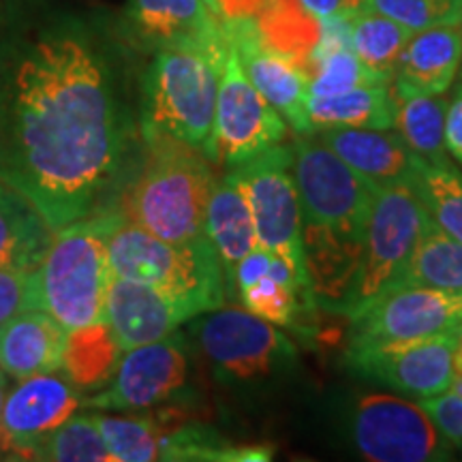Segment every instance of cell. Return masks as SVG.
Listing matches in <instances>:
<instances>
[{"label":"cell","instance_id":"obj_1","mask_svg":"<svg viewBox=\"0 0 462 462\" xmlns=\"http://www.w3.org/2000/svg\"><path fill=\"white\" fill-rule=\"evenodd\" d=\"M125 148L112 78L86 37L51 28L17 48L0 84V180L51 231L95 210Z\"/></svg>","mask_w":462,"mask_h":462},{"label":"cell","instance_id":"obj_2","mask_svg":"<svg viewBox=\"0 0 462 462\" xmlns=\"http://www.w3.org/2000/svg\"><path fill=\"white\" fill-rule=\"evenodd\" d=\"M291 167L302 210L306 270L317 304L334 310L356 274L379 187L310 135L293 140Z\"/></svg>","mask_w":462,"mask_h":462},{"label":"cell","instance_id":"obj_3","mask_svg":"<svg viewBox=\"0 0 462 462\" xmlns=\"http://www.w3.org/2000/svg\"><path fill=\"white\" fill-rule=\"evenodd\" d=\"M120 215L84 217L54 231L37 268L31 270L34 309L45 310L65 330L106 321L109 234Z\"/></svg>","mask_w":462,"mask_h":462},{"label":"cell","instance_id":"obj_4","mask_svg":"<svg viewBox=\"0 0 462 462\" xmlns=\"http://www.w3.org/2000/svg\"><path fill=\"white\" fill-rule=\"evenodd\" d=\"M148 157L123 198L126 221L167 242L206 236V208L215 178L204 152L167 135H143Z\"/></svg>","mask_w":462,"mask_h":462},{"label":"cell","instance_id":"obj_5","mask_svg":"<svg viewBox=\"0 0 462 462\" xmlns=\"http://www.w3.org/2000/svg\"><path fill=\"white\" fill-rule=\"evenodd\" d=\"M225 56L193 48L159 50L142 84L143 135L173 137L206 157Z\"/></svg>","mask_w":462,"mask_h":462},{"label":"cell","instance_id":"obj_6","mask_svg":"<svg viewBox=\"0 0 462 462\" xmlns=\"http://www.w3.org/2000/svg\"><path fill=\"white\" fill-rule=\"evenodd\" d=\"M112 276L143 282L193 304L201 315L225 304L221 262L208 236L167 242L120 215L109 234Z\"/></svg>","mask_w":462,"mask_h":462},{"label":"cell","instance_id":"obj_7","mask_svg":"<svg viewBox=\"0 0 462 462\" xmlns=\"http://www.w3.org/2000/svg\"><path fill=\"white\" fill-rule=\"evenodd\" d=\"M430 221L411 184L379 187L364 229L360 262L345 296L334 306V313L354 319L366 306L398 289Z\"/></svg>","mask_w":462,"mask_h":462},{"label":"cell","instance_id":"obj_8","mask_svg":"<svg viewBox=\"0 0 462 462\" xmlns=\"http://www.w3.org/2000/svg\"><path fill=\"white\" fill-rule=\"evenodd\" d=\"M190 334L223 383H259L279 377L296 362L291 338L245 306H221L198 315Z\"/></svg>","mask_w":462,"mask_h":462},{"label":"cell","instance_id":"obj_9","mask_svg":"<svg viewBox=\"0 0 462 462\" xmlns=\"http://www.w3.org/2000/svg\"><path fill=\"white\" fill-rule=\"evenodd\" d=\"M285 135V118L248 82L229 45L218 75L215 129L206 159L223 167H236L263 150L279 146Z\"/></svg>","mask_w":462,"mask_h":462},{"label":"cell","instance_id":"obj_10","mask_svg":"<svg viewBox=\"0 0 462 462\" xmlns=\"http://www.w3.org/2000/svg\"><path fill=\"white\" fill-rule=\"evenodd\" d=\"M229 170L246 195L259 246L306 268L291 148L279 143Z\"/></svg>","mask_w":462,"mask_h":462},{"label":"cell","instance_id":"obj_11","mask_svg":"<svg viewBox=\"0 0 462 462\" xmlns=\"http://www.w3.org/2000/svg\"><path fill=\"white\" fill-rule=\"evenodd\" d=\"M357 452L374 462H430L449 458L452 443L420 402L394 394H368L351 413Z\"/></svg>","mask_w":462,"mask_h":462},{"label":"cell","instance_id":"obj_12","mask_svg":"<svg viewBox=\"0 0 462 462\" xmlns=\"http://www.w3.org/2000/svg\"><path fill=\"white\" fill-rule=\"evenodd\" d=\"M346 351L402 345L441 337L462 328V291L398 287L356 315Z\"/></svg>","mask_w":462,"mask_h":462},{"label":"cell","instance_id":"obj_13","mask_svg":"<svg viewBox=\"0 0 462 462\" xmlns=\"http://www.w3.org/2000/svg\"><path fill=\"white\" fill-rule=\"evenodd\" d=\"M187 338L178 332L154 343L126 349L112 379L107 381V390L92 396L86 404L116 411H137L171 401L187 385Z\"/></svg>","mask_w":462,"mask_h":462},{"label":"cell","instance_id":"obj_14","mask_svg":"<svg viewBox=\"0 0 462 462\" xmlns=\"http://www.w3.org/2000/svg\"><path fill=\"white\" fill-rule=\"evenodd\" d=\"M223 32L238 56L248 82L279 112L298 135H313L306 103H309V75L298 62L274 50L263 39L255 17L223 20Z\"/></svg>","mask_w":462,"mask_h":462},{"label":"cell","instance_id":"obj_15","mask_svg":"<svg viewBox=\"0 0 462 462\" xmlns=\"http://www.w3.org/2000/svg\"><path fill=\"white\" fill-rule=\"evenodd\" d=\"M458 332L413 340V343L346 351L351 368L377 379L404 396L424 398L443 394L454 379V351Z\"/></svg>","mask_w":462,"mask_h":462},{"label":"cell","instance_id":"obj_16","mask_svg":"<svg viewBox=\"0 0 462 462\" xmlns=\"http://www.w3.org/2000/svg\"><path fill=\"white\" fill-rule=\"evenodd\" d=\"M82 396L69 379L56 373L22 379L3 402L0 449L31 458L32 449L78 411Z\"/></svg>","mask_w":462,"mask_h":462},{"label":"cell","instance_id":"obj_17","mask_svg":"<svg viewBox=\"0 0 462 462\" xmlns=\"http://www.w3.org/2000/svg\"><path fill=\"white\" fill-rule=\"evenodd\" d=\"M201 315L193 304L143 282L112 276L106 321L123 351L170 337L184 321Z\"/></svg>","mask_w":462,"mask_h":462},{"label":"cell","instance_id":"obj_18","mask_svg":"<svg viewBox=\"0 0 462 462\" xmlns=\"http://www.w3.org/2000/svg\"><path fill=\"white\" fill-rule=\"evenodd\" d=\"M129 20L137 37L157 50L193 48L227 54L223 20L204 0H131Z\"/></svg>","mask_w":462,"mask_h":462},{"label":"cell","instance_id":"obj_19","mask_svg":"<svg viewBox=\"0 0 462 462\" xmlns=\"http://www.w3.org/2000/svg\"><path fill=\"white\" fill-rule=\"evenodd\" d=\"M315 133L319 142L377 187L396 182L411 184L418 157L396 131L368 129V126H328Z\"/></svg>","mask_w":462,"mask_h":462},{"label":"cell","instance_id":"obj_20","mask_svg":"<svg viewBox=\"0 0 462 462\" xmlns=\"http://www.w3.org/2000/svg\"><path fill=\"white\" fill-rule=\"evenodd\" d=\"M67 334L45 310L14 315L0 323V368L15 379L60 371Z\"/></svg>","mask_w":462,"mask_h":462},{"label":"cell","instance_id":"obj_21","mask_svg":"<svg viewBox=\"0 0 462 462\" xmlns=\"http://www.w3.org/2000/svg\"><path fill=\"white\" fill-rule=\"evenodd\" d=\"M462 65V22L415 31L404 45L394 79L411 88L443 95Z\"/></svg>","mask_w":462,"mask_h":462},{"label":"cell","instance_id":"obj_22","mask_svg":"<svg viewBox=\"0 0 462 462\" xmlns=\"http://www.w3.org/2000/svg\"><path fill=\"white\" fill-rule=\"evenodd\" d=\"M204 231L215 246L223 276L231 282L236 265L259 245L246 195L231 170L221 180H215L206 208Z\"/></svg>","mask_w":462,"mask_h":462},{"label":"cell","instance_id":"obj_23","mask_svg":"<svg viewBox=\"0 0 462 462\" xmlns=\"http://www.w3.org/2000/svg\"><path fill=\"white\" fill-rule=\"evenodd\" d=\"M394 129L415 157L432 165H448L446 109L448 99L392 79Z\"/></svg>","mask_w":462,"mask_h":462},{"label":"cell","instance_id":"obj_24","mask_svg":"<svg viewBox=\"0 0 462 462\" xmlns=\"http://www.w3.org/2000/svg\"><path fill=\"white\" fill-rule=\"evenodd\" d=\"M54 238L42 212L17 190L0 193V268L32 270Z\"/></svg>","mask_w":462,"mask_h":462},{"label":"cell","instance_id":"obj_25","mask_svg":"<svg viewBox=\"0 0 462 462\" xmlns=\"http://www.w3.org/2000/svg\"><path fill=\"white\" fill-rule=\"evenodd\" d=\"M313 133L328 126L394 129V103L390 84H373L337 97H310L306 103Z\"/></svg>","mask_w":462,"mask_h":462},{"label":"cell","instance_id":"obj_26","mask_svg":"<svg viewBox=\"0 0 462 462\" xmlns=\"http://www.w3.org/2000/svg\"><path fill=\"white\" fill-rule=\"evenodd\" d=\"M120 346L107 321L69 330L62 368L75 388H101L118 366Z\"/></svg>","mask_w":462,"mask_h":462},{"label":"cell","instance_id":"obj_27","mask_svg":"<svg viewBox=\"0 0 462 462\" xmlns=\"http://www.w3.org/2000/svg\"><path fill=\"white\" fill-rule=\"evenodd\" d=\"M411 31L392 17L371 9H360L349 20V45L371 71L392 82L401 54Z\"/></svg>","mask_w":462,"mask_h":462},{"label":"cell","instance_id":"obj_28","mask_svg":"<svg viewBox=\"0 0 462 462\" xmlns=\"http://www.w3.org/2000/svg\"><path fill=\"white\" fill-rule=\"evenodd\" d=\"M398 287H435L462 291V245L435 221L429 223L415 246Z\"/></svg>","mask_w":462,"mask_h":462},{"label":"cell","instance_id":"obj_29","mask_svg":"<svg viewBox=\"0 0 462 462\" xmlns=\"http://www.w3.org/2000/svg\"><path fill=\"white\" fill-rule=\"evenodd\" d=\"M411 187L439 229L462 245V176L452 165L418 159Z\"/></svg>","mask_w":462,"mask_h":462},{"label":"cell","instance_id":"obj_30","mask_svg":"<svg viewBox=\"0 0 462 462\" xmlns=\"http://www.w3.org/2000/svg\"><path fill=\"white\" fill-rule=\"evenodd\" d=\"M31 458L58 462H114L99 426H97L95 415H78V418L71 415L32 449Z\"/></svg>","mask_w":462,"mask_h":462},{"label":"cell","instance_id":"obj_31","mask_svg":"<svg viewBox=\"0 0 462 462\" xmlns=\"http://www.w3.org/2000/svg\"><path fill=\"white\" fill-rule=\"evenodd\" d=\"M114 462H150L161 458V426L148 418L95 415Z\"/></svg>","mask_w":462,"mask_h":462},{"label":"cell","instance_id":"obj_32","mask_svg":"<svg viewBox=\"0 0 462 462\" xmlns=\"http://www.w3.org/2000/svg\"><path fill=\"white\" fill-rule=\"evenodd\" d=\"M373 84H392L371 71L351 48H338L323 54L309 73L310 97H337L343 92Z\"/></svg>","mask_w":462,"mask_h":462},{"label":"cell","instance_id":"obj_33","mask_svg":"<svg viewBox=\"0 0 462 462\" xmlns=\"http://www.w3.org/2000/svg\"><path fill=\"white\" fill-rule=\"evenodd\" d=\"M362 9L388 15L411 32L448 22H462V0H364Z\"/></svg>","mask_w":462,"mask_h":462},{"label":"cell","instance_id":"obj_34","mask_svg":"<svg viewBox=\"0 0 462 462\" xmlns=\"http://www.w3.org/2000/svg\"><path fill=\"white\" fill-rule=\"evenodd\" d=\"M34 309L31 270L0 268V323Z\"/></svg>","mask_w":462,"mask_h":462},{"label":"cell","instance_id":"obj_35","mask_svg":"<svg viewBox=\"0 0 462 462\" xmlns=\"http://www.w3.org/2000/svg\"><path fill=\"white\" fill-rule=\"evenodd\" d=\"M420 404L449 443L462 446V396L448 390L443 394L424 398Z\"/></svg>","mask_w":462,"mask_h":462},{"label":"cell","instance_id":"obj_36","mask_svg":"<svg viewBox=\"0 0 462 462\" xmlns=\"http://www.w3.org/2000/svg\"><path fill=\"white\" fill-rule=\"evenodd\" d=\"M293 3L319 22L351 17L364 7V0H293Z\"/></svg>","mask_w":462,"mask_h":462},{"label":"cell","instance_id":"obj_37","mask_svg":"<svg viewBox=\"0 0 462 462\" xmlns=\"http://www.w3.org/2000/svg\"><path fill=\"white\" fill-rule=\"evenodd\" d=\"M446 150L456 163L462 165V84L446 109Z\"/></svg>","mask_w":462,"mask_h":462},{"label":"cell","instance_id":"obj_38","mask_svg":"<svg viewBox=\"0 0 462 462\" xmlns=\"http://www.w3.org/2000/svg\"><path fill=\"white\" fill-rule=\"evenodd\" d=\"M204 3L217 17L231 20V17H255L268 5V0H204Z\"/></svg>","mask_w":462,"mask_h":462},{"label":"cell","instance_id":"obj_39","mask_svg":"<svg viewBox=\"0 0 462 462\" xmlns=\"http://www.w3.org/2000/svg\"><path fill=\"white\" fill-rule=\"evenodd\" d=\"M449 392H454V394L462 396V373H454L452 383H449Z\"/></svg>","mask_w":462,"mask_h":462},{"label":"cell","instance_id":"obj_40","mask_svg":"<svg viewBox=\"0 0 462 462\" xmlns=\"http://www.w3.org/2000/svg\"><path fill=\"white\" fill-rule=\"evenodd\" d=\"M3 392H5V379H3V374H0V415H3V402H5Z\"/></svg>","mask_w":462,"mask_h":462},{"label":"cell","instance_id":"obj_41","mask_svg":"<svg viewBox=\"0 0 462 462\" xmlns=\"http://www.w3.org/2000/svg\"><path fill=\"white\" fill-rule=\"evenodd\" d=\"M3 189H5V184H0V193H3Z\"/></svg>","mask_w":462,"mask_h":462}]
</instances>
